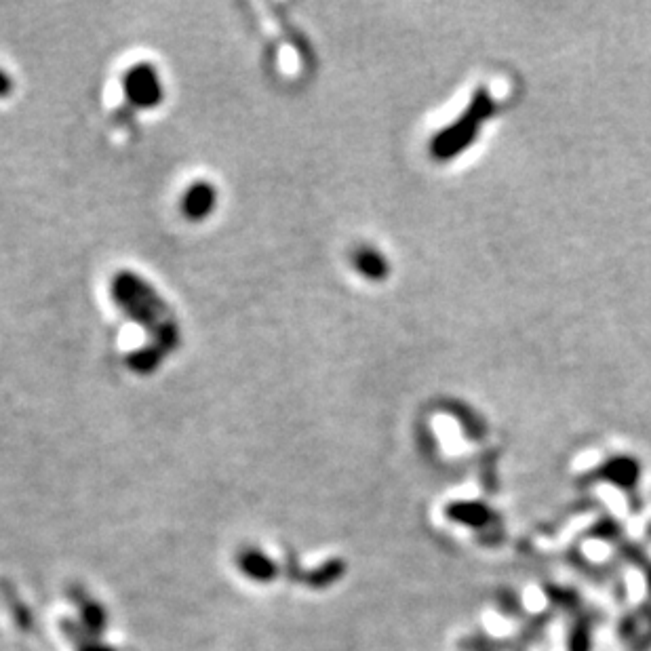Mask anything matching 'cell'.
I'll return each instance as SVG.
<instances>
[{
	"label": "cell",
	"mask_w": 651,
	"mask_h": 651,
	"mask_svg": "<svg viewBox=\"0 0 651 651\" xmlns=\"http://www.w3.org/2000/svg\"><path fill=\"white\" fill-rule=\"evenodd\" d=\"M493 108L496 106H493L489 91L487 89L477 91L466 112L460 116V121L449 125L445 131H441L437 137H434L430 144V154L437 161H449L453 156H458L466 146L475 142L481 125L491 116Z\"/></svg>",
	"instance_id": "obj_1"
},
{
	"label": "cell",
	"mask_w": 651,
	"mask_h": 651,
	"mask_svg": "<svg viewBox=\"0 0 651 651\" xmlns=\"http://www.w3.org/2000/svg\"><path fill=\"white\" fill-rule=\"evenodd\" d=\"M127 91H129L131 102L137 106H144V108L159 104V100H161L159 78H156L154 70H150L148 66H137L135 70L129 72Z\"/></svg>",
	"instance_id": "obj_2"
},
{
	"label": "cell",
	"mask_w": 651,
	"mask_h": 651,
	"mask_svg": "<svg viewBox=\"0 0 651 651\" xmlns=\"http://www.w3.org/2000/svg\"><path fill=\"white\" fill-rule=\"evenodd\" d=\"M239 565L245 571V576H249L251 580L270 582L276 576V563L255 548H247L241 552Z\"/></svg>",
	"instance_id": "obj_3"
},
{
	"label": "cell",
	"mask_w": 651,
	"mask_h": 651,
	"mask_svg": "<svg viewBox=\"0 0 651 651\" xmlns=\"http://www.w3.org/2000/svg\"><path fill=\"white\" fill-rule=\"evenodd\" d=\"M213 199L215 194L207 184H196L188 194H186V201H184V209L190 217H203L211 211L213 207Z\"/></svg>",
	"instance_id": "obj_4"
},
{
	"label": "cell",
	"mask_w": 651,
	"mask_h": 651,
	"mask_svg": "<svg viewBox=\"0 0 651 651\" xmlns=\"http://www.w3.org/2000/svg\"><path fill=\"white\" fill-rule=\"evenodd\" d=\"M637 462L633 460H628V458H620V460H611L601 472H603V477L609 479V481H616L618 485H624V487H633L635 481H637Z\"/></svg>",
	"instance_id": "obj_5"
},
{
	"label": "cell",
	"mask_w": 651,
	"mask_h": 651,
	"mask_svg": "<svg viewBox=\"0 0 651 651\" xmlns=\"http://www.w3.org/2000/svg\"><path fill=\"white\" fill-rule=\"evenodd\" d=\"M447 515L464 525H477V527L487 525L491 519V512L481 504H451Z\"/></svg>",
	"instance_id": "obj_6"
},
{
	"label": "cell",
	"mask_w": 651,
	"mask_h": 651,
	"mask_svg": "<svg viewBox=\"0 0 651 651\" xmlns=\"http://www.w3.org/2000/svg\"><path fill=\"white\" fill-rule=\"evenodd\" d=\"M354 264H357L359 272L365 274L367 279H382L386 274V262L380 258L378 251L373 249H361L357 251V258H354Z\"/></svg>",
	"instance_id": "obj_7"
},
{
	"label": "cell",
	"mask_w": 651,
	"mask_h": 651,
	"mask_svg": "<svg viewBox=\"0 0 651 651\" xmlns=\"http://www.w3.org/2000/svg\"><path fill=\"white\" fill-rule=\"evenodd\" d=\"M78 603H81L83 616H85V626L91 630L93 635H100L106 628V614L102 605H97L95 601L87 599L85 595H78Z\"/></svg>",
	"instance_id": "obj_8"
},
{
	"label": "cell",
	"mask_w": 651,
	"mask_h": 651,
	"mask_svg": "<svg viewBox=\"0 0 651 651\" xmlns=\"http://www.w3.org/2000/svg\"><path fill=\"white\" fill-rule=\"evenodd\" d=\"M571 651H588V633H586V628H580L576 637H574V643H571Z\"/></svg>",
	"instance_id": "obj_9"
},
{
	"label": "cell",
	"mask_w": 651,
	"mask_h": 651,
	"mask_svg": "<svg viewBox=\"0 0 651 651\" xmlns=\"http://www.w3.org/2000/svg\"><path fill=\"white\" fill-rule=\"evenodd\" d=\"M11 91V81H9V76L0 70V97L7 95Z\"/></svg>",
	"instance_id": "obj_10"
},
{
	"label": "cell",
	"mask_w": 651,
	"mask_h": 651,
	"mask_svg": "<svg viewBox=\"0 0 651 651\" xmlns=\"http://www.w3.org/2000/svg\"><path fill=\"white\" fill-rule=\"evenodd\" d=\"M78 651H112V649H108V647H104L100 643H89V645L78 647Z\"/></svg>",
	"instance_id": "obj_11"
}]
</instances>
